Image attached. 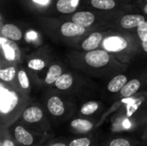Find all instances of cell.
Listing matches in <instances>:
<instances>
[{"label":"cell","instance_id":"6da1fadb","mask_svg":"<svg viewBox=\"0 0 147 146\" xmlns=\"http://www.w3.org/2000/svg\"><path fill=\"white\" fill-rule=\"evenodd\" d=\"M0 126H9L18 120L25 108H22V98L14 90L0 87Z\"/></svg>","mask_w":147,"mask_h":146},{"label":"cell","instance_id":"7a4b0ae2","mask_svg":"<svg viewBox=\"0 0 147 146\" xmlns=\"http://www.w3.org/2000/svg\"><path fill=\"white\" fill-rule=\"evenodd\" d=\"M18 121L27 128L41 134H53L51 126L47 120L43 110L38 106L26 107Z\"/></svg>","mask_w":147,"mask_h":146},{"label":"cell","instance_id":"3957f363","mask_svg":"<svg viewBox=\"0 0 147 146\" xmlns=\"http://www.w3.org/2000/svg\"><path fill=\"white\" fill-rule=\"evenodd\" d=\"M8 128L19 146H40L53 139V134L37 133L24 126L18 120Z\"/></svg>","mask_w":147,"mask_h":146},{"label":"cell","instance_id":"277c9868","mask_svg":"<svg viewBox=\"0 0 147 146\" xmlns=\"http://www.w3.org/2000/svg\"><path fill=\"white\" fill-rule=\"evenodd\" d=\"M127 102L123 106L122 109L117 113L115 117H124V118H138L140 114V109L145 104V96H132L126 98Z\"/></svg>","mask_w":147,"mask_h":146},{"label":"cell","instance_id":"5b68a950","mask_svg":"<svg viewBox=\"0 0 147 146\" xmlns=\"http://www.w3.org/2000/svg\"><path fill=\"white\" fill-rule=\"evenodd\" d=\"M139 127L140 128L138 118L114 117L111 130L114 133L122 134L125 133H131Z\"/></svg>","mask_w":147,"mask_h":146},{"label":"cell","instance_id":"8992f818","mask_svg":"<svg viewBox=\"0 0 147 146\" xmlns=\"http://www.w3.org/2000/svg\"><path fill=\"white\" fill-rule=\"evenodd\" d=\"M96 127H98V122L86 118H76L70 123V130L78 136L91 134Z\"/></svg>","mask_w":147,"mask_h":146},{"label":"cell","instance_id":"52a82bcc","mask_svg":"<svg viewBox=\"0 0 147 146\" xmlns=\"http://www.w3.org/2000/svg\"><path fill=\"white\" fill-rule=\"evenodd\" d=\"M47 109L49 114L55 119H63L69 114L65 102L58 96H52L47 101Z\"/></svg>","mask_w":147,"mask_h":146},{"label":"cell","instance_id":"ba28073f","mask_svg":"<svg viewBox=\"0 0 147 146\" xmlns=\"http://www.w3.org/2000/svg\"><path fill=\"white\" fill-rule=\"evenodd\" d=\"M101 146H144V145L134 137L115 133V135L102 140Z\"/></svg>","mask_w":147,"mask_h":146},{"label":"cell","instance_id":"9c48e42d","mask_svg":"<svg viewBox=\"0 0 147 146\" xmlns=\"http://www.w3.org/2000/svg\"><path fill=\"white\" fill-rule=\"evenodd\" d=\"M88 65L93 68H100L105 66L110 59V57L106 50H92L89 51L84 57Z\"/></svg>","mask_w":147,"mask_h":146},{"label":"cell","instance_id":"30bf717a","mask_svg":"<svg viewBox=\"0 0 147 146\" xmlns=\"http://www.w3.org/2000/svg\"><path fill=\"white\" fill-rule=\"evenodd\" d=\"M127 40L119 35H112L105 38L102 42V47L107 52H118L127 47Z\"/></svg>","mask_w":147,"mask_h":146},{"label":"cell","instance_id":"8fae6325","mask_svg":"<svg viewBox=\"0 0 147 146\" xmlns=\"http://www.w3.org/2000/svg\"><path fill=\"white\" fill-rule=\"evenodd\" d=\"M0 44L1 47L4 55V58L9 61H16L19 59L21 56V52L19 47L13 40H10L3 36L0 38Z\"/></svg>","mask_w":147,"mask_h":146},{"label":"cell","instance_id":"7c38bea8","mask_svg":"<svg viewBox=\"0 0 147 146\" xmlns=\"http://www.w3.org/2000/svg\"><path fill=\"white\" fill-rule=\"evenodd\" d=\"M102 141L95 135L78 136L68 142L69 146H101Z\"/></svg>","mask_w":147,"mask_h":146},{"label":"cell","instance_id":"4fadbf2b","mask_svg":"<svg viewBox=\"0 0 147 146\" xmlns=\"http://www.w3.org/2000/svg\"><path fill=\"white\" fill-rule=\"evenodd\" d=\"M60 32L62 35L65 37H75L83 35L85 33V28L73 22H67L62 24L60 28Z\"/></svg>","mask_w":147,"mask_h":146},{"label":"cell","instance_id":"5bb4252c","mask_svg":"<svg viewBox=\"0 0 147 146\" xmlns=\"http://www.w3.org/2000/svg\"><path fill=\"white\" fill-rule=\"evenodd\" d=\"M72 22L84 27L87 28L91 26L95 22V15L89 11H79L73 15L71 18Z\"/></svg>","mask_w":147,"mask_h":146},{"label":"cell","instance_id":"9a60e30c","mask_svg":"<svg viewBox=\"0 0 147 146\" xmlns=\"http://www.w3.org/2000/svg\"><path fill=\"white\" fill-rule=\"evenodd\" d=\"M144 22H146V19L142 15H127L121 18V26L123 28L130 29L138 28Z\"/></svg>","mask_w":147,"mask_h":146},{"label":"cell","instance_id":"2e32d148","mask_svg":"<svg viewBox=\"0 0 147 146\" xmlns=\"http://www.w3.org/2000/svg\"><path fill=\"white\" fill-rule=\"evenodd\" d=\"M1 34L2 36L13 41L20 40L22 37L21 29L13 24H5L1 29Z\"/></svg>","mask_w":147,"mask_h":146},{"label":"cell","instance_id":"e0dca14e","mask_svg":"<svg viewBox=\"0 0 147 146\" xmlns=\"http://www.w3.org/2000/svg\"><path fill=\"white\" fill-rule=\"evenodd\" d=\"M102 41V34L98 32L93 33L83 41L82 48L88 52L96 50L99 46Z\"/></svg>","mask_w":147,"mask_h":146},{"label":"cell","instance_id":"ac0fdd59","mask_svg":"<svg viewBox=\"0 0 147 146\" xmlns=\"http://www.w3.org/2000/svg\"><path fill=\"white\" fill-rule=\"evenodd\" d=\"M140 88V82L138 79H132L126 83V85L120 91L122 99L134 96Z\"/></svg>","mask_w":147,"mask_h":146},{"label":"cell","instance_id":"d6986e66","mask_svg":"<svg viewBox=\"0 0 147 146\" xmlns=\"http://www.w3.org/2000/svg\"><path fill=\"white\" fill-rule=\"evenodd\" d=\"M127 83V78L125 75L115 76L108 84V90L111 93H118Z\"/></svg>","mask_w":147,"mask_h":146},{"label":"cell","instance_id":"ffe728a7","mask_svg":"<svg viewBox=\"0 0 147 146\" xmlns=\"http://www.w3.org/2000/svg\"><path fill=\"white\" fill-rule=\"evenodd\" d=\"M0 146H19L12 137L8 126H0Z\"/></svg>","mask_w":147,"mask_h":146},{"label":"cell","instance_id":"44dd1931","mask_svg":"<svg viewBox=\"0 0 147 146\" xmlns=\"http://www.w3.org/2000/svg\"><path fill=\"white\" fill-rule=\"evenodd\" d=\"M61 75H62V68L59 65H53L48 70L45 82L47 84L51 85L54 83Z\"/></svg>","mask_w":147,"mask_h":146},{"label":"cell","instance_id":"7402d4cb","mask_svg":"<svg viewBox=\"0 0 147 146\" xmlns=\"http://www.w3.org/2000/svg\"><path fill=\"white\" fill-rule=\"evenodd\" d=\"M72 83H73V78L71 75L68 73H65L62 74L55 82V87L59 90H66L72 86Z\"/></svg>","mask_w":147,"mask_h":146},{"label":"cell","instance_id":"603a6c76","mask_svg":"<svg viewBox=\"0 0 147 146\" xmlns=\"http://www.w3.org/2000/svg\"><path fill=\"white\" fill-rule=\"evenodd\" d=\"M56 7L60 13L69 14L76 10L77 4H75L71 0H59L57 2Z\"/></svg>","mask_w":147,"mask_h":146},{"label":"cell","instance_id":"cb8c5ba5","mask_svg":"<svg viewBox=\"0 0 147 146\" xmlns=\"http://www.w3.org/2000/svg\"><path fill=\"white\" fill-rule=\"evenodd\" d=\"M99 107L100 105L97 102H88L80 108L79 112L83 116H90L99 110Z\"/></svg>","mask_w":147,"mask_h":146},{"label":"cell","instance_id":"d4e9b609","mask_svg":"<svg viewBox=\"0 0 147 146\" xmlns=\"http://www.w3.org/2000/svg\"><path fill=\"white\" fill-rule=\"evenodd\" d=\"M115 0H91V5L99 9H112L115 7Z\"/></svg>","mask_w":147,"mask_h":146},{"label":"cell","instance_id":"484cf974","mask_svg":"<svg viewBox=\"0 0 147 146\" xmlns=\"http://www.w3.org/2000/svg\"><path fill=\"white\" fill-rule=\"evenodd\" d=\"M16 77V69L14 67H9L0 71V78L3 82H11Z\"/></svg>","mask_w":147,"mask_h":146},{"label":"cell","instance_id":"4316f807","mask_svg":"<svg viewBox=\"0 0 147 146\" xmlns=\"http://www.w3.org/2000/svg\"><path fill=\"white\" fill-rule=\"evenodd\" d=\"M17 78H18V82H19V84L21 86V88L22 89H29V79L28 77V75L27 73L23 71V70H20L18 71V74H17Z\"/></svg>","mask_w":147,"mask_h":146},{"label":"cell","instance_id":"83f0119b","mask_svg":"<svg viewBox=\"0 0 147 146\" xmlns=\"http://www.w3.org/2000/svg\"><path fill=\"white\" fill-rule=\"evenodd\" d=\"M46 66V63L40 59H34L28 61V67L34 70V71H40L44 69Z\"/></svg>","mask_w":147,"mask_h":146},{"label":"cell","instance_id":"f1b7e54d","mask_svg":"<svg viewBox=\"0 0 147 146\" xmlns=\"http://www.w3.org/2000/svg\"><path fill=\"white\" fill-rule=\"evenodd\" d=\"M137 32H138V35L140 39V40L143 41H146L147 40V22H142L137 28Z\"/></svg>","mask_w":147,"mask_h":146},{"label":"cell","instance_id":"f546056e","mask_svg":"<svg viewBox=\"0 0 147 146\" xmlns=\"http://www.w3.org/2000/svg\"><path fill=\"white\" fill-rule=\"evenodd\" d=\"M40 146H69L68 143H65L63 140H59V139H51L50 141L45 143L44 145Z\"/></svg>","mask_w":147,"mask_h":146},{"label":"cell","instance_id":"4dcf8cb0","mask_svg":"<svg viewBox=\"0 0 147 146\" xmlns=\"http://www.w3.org/2000/svg\"><path fill=\"white\" fill-rule=\"evenodd\" d=\"M139 122H140V128H142L143 126L147 125V106L146 109L144 111H141V113L140 114L139 116Z\"/></svg>","mask_w":147,"mask_h":146},{"label":"cell","instance_id":"1f68e13d","mask_svg":"<svg viewBox=\"0 0 147 146\" xmlns=\"http://www.w3.org/2000/svg\"><path fill=\"white\" fill-rule=\"evenodd\" d=\"M140 142L144 145V146L147 145V125L142 127V130L140 134Z\"/></svg>","mask_w":147,"mask_h":146},{"label":"cell","instance_id":"d6a6232c","mask_svg":"<svg viewBox=\"0 0 147 146\" xmlns=\"http://www.w3.org/2000/svg\"><path fill=\"white\" fill-rule=\"evenodd\" d=\"M34 3H39V4H41V5H47L49 3L50 0H33Z\"/></svg>","mask_w":147,"mask_h":146},{"label":"cell","instance_id":"836d02e7","mask_svg":"<svg viewBox=\"0 0 147 146\" xmlns=\"http://www.w3.org/2000/svg\"><path fill=\"white\" fill-rule=\"evenodd\" d=\"M142 47H143V49H144V51L147 52V40L146 41H143L142 42Z\"/></svg>","mask_w":147,"mask_h":146},{"label":"cell","instance_id":"e575fe53","mask_svg":"<svg viewBox=\"0 0 147 146\" xmlns=\"http://www.w3.org/2000/svg\"><path fill=\"white\" fill-rule=\"evenodd\" d=\"M28 38H30V39H34V38L35 37V34H34V32H31V33H29V34H28Z\"/></svg>","mask_w":147,"mask_h":146},{"label":"cell","instance_id":"d590c367","mask_svg":"<svg viewBox=\"0 0 147 146\" xmlns=\"http://www.w3.org/2000/svg\"><path fill=\"white\" fill-rule=\"evenodd\" d=\"M143 10H144V12H145V13H146V14L147 15V4H146V5H145V7H144Z\"/></svg>","mask_w":147,"mask_h":146}]
</instances>
